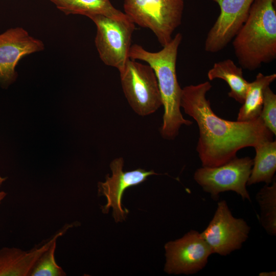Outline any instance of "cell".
<instances>
[{"label": "cell", "mask_w": 276, "mask_h": 276, "mask_svg": "<svg viewBox=\"0 0 276 276\" xmlns=\"http://www.w3.org/2000/svg\"><path fill=\"white\" fill-rule=\"evenodd\" d=\"M210 82L190 85L182 88L180 107L192 117L199 128L196 146L202 167L222 165L236 157L245 147L256 148L273 140L274 134L259 117L250 122L231 121L217 116L211 108L207 93Z\"/></svg>", "instance_id": "obj_1"}, {"label": "cell", "mask_w": 276, "mask_h": 276, "mask_svg": "<svg viewBox=\"0 0 276 276\" xmlns=\"http://www.w3.org/2000/svg\"><path fill=\"white\" fill-rule=\"evenodd\" d=\"M182 39V34L178 33L163 49L155 52L134 44L129 53V58L146 62L155 73L164 108L160 133L163 138L169 140L176 137L182 125L190 126L193 123L185 119L180 111L182 88L178 82L176 65Z\"/></svg>", "instance_id": "obj_2"}, {"label": "cell", "mask_w": 276, "mask_h": 276, "mask_svg": "<svg viewBox=\"0 0 276 276\" xmlns=\"http://www.w3.org/2000/svg\"><path fill=\"white\" fill-rule=\"evenodd\" d=\"M243 69L254 71L276 58L275 0H255L232 41Z\"/></svg>", "instance_id": "obj_3"}, {"label": "cell", "mask_w": 276, "mask_h": 276, "mask_svg": "<svg viewBox=\"0 0 276 276\" xmlns=\"http://www.w3.org/2000/svg\"><path fill=\"white\" fill-rule=\"evenodd\" d=\"M185 0H124V13L135 24L151 30L163 46L180 25Z\"/></svg>", "instance_id": "obj_4"}, {"label": "cell", "mask_w": 276, "mask_h": 276, "mask_svg": "<svg viewBox=\"0 0 276 276\" xmlns=\"http://www.w3.org/2000/svg\"><path fill=\"white\" fill-rule=\"evenodd\" d=\"M89 18L96 26L95 42L101 60L121 72L129 58L134 24L129 18L116 19L103 15Z\"/></svg>", "instance_id": "obj_5"}, {"label": "cell", "mask_w": 276, "mask_h": 276, "mask_svg": "<svg viewBox=\"0 0 276 276\" xmlns=\"http://www.w3.org/2000/svg\"><path fill=\"white\" fill-rule=\"evenodd\" d=\"M120 74L124 95L136 114L146 116L163 105L156 77L149 64L129 58Z\"/></svg>", "instance_id": "obj_6"}, {"label": "cell", "mask_w": 276, "mask_h": 276, "mask_svg": "<svg viewBox=\"0 0 276 276\" xmlns=\"http://www.w3.org/2000/svg\"><path fill=\"white\" fill-rule=\"evenodd\" d=\"M253 165V159L237 156L226 163L215 167H202L194 174L195 181L217 200L220 193L232 191L239 195L244 200L251 201L246 185Z\"/></svg>", "instance_id": "obj_7"}, {"label": "cell", "mask_w": 276, "mask_h": 276, "mask_svg": "<svg viewBox=\"0 0 276 276\" xmlns=\"http://www.w3.org/2000/svg\"><path fill=\"white\" fill-rule=\"evenodd\" d=\"M250 227L242 218L234 217L225 200L217 203L212 219L200 233L213 254L226 256L238 250L247 238Z\"/></svg>", "instance_id": "obj_8"}, {"label": "cell", "mask_w": 276, "mask_h": 276, "mask_svg": "<svg viewBox=\"0 0 276 276\" xmlns=\"http://www.w3.org/2000/svg\"><path fill=\"white\" fill-rule=\"evenodd\" d=\"M166 263L165 271L169 274H194L206 265L213 251L200 233L191 230L182 238L170 241L165 246Z\"/></svg>", "instance_id": "obj_9"}, {"label": "cell", "mask_w": 276, "mask_h": 276, "mask_svg": "<svg viewBox=\"0 0 276 276\" xmlns=\"http://www.w3.org/2000/svg\"><path fill=\"white\" fill-rule=\"evenodd\" d=\"M219 6L220 14L209 31L204 50L211 53L222 51L246 20L255 0H212Z\"/></svg>", "instance_id": "obj_10"}, {"label": "cell", "mask_w": 276, "mask_h": 276, "mask_svg": "<svg viewBox=\"0 0 276 276\" xmlns=\"http://www.w3.org/2000/svg\"><path fill=\"white\" fill-rule=\"evenodd\" d=\"M42 41L34 38L21 27L7 30L0 34V85L4 88L17 77L15 67L24 56L42 51Z\"/></svg>", "instance_id": "obj_11"}, {"label": "cell", "mask_w": 276, "mask_h": 276, "mask_svg": "<svg viewBox=\"0 0 276 276\" xmlns=\"http://www.w3.org/2000/svg\"><path fill=\"white\" fill-rule=\"evenodd\" d=\"M124 160L119 157L110 164L112 175L106 176L105 182L98 183V193L105 196L107 204L102 206L104 213H107L110 208L113 209V216L116 222L125 219L128 211L122 206V199L124 191L129 187L138 185L145 181L148 177L157 174L153 170L146 171L142 169L124 172L123 171Z\"/></svg>", "instance_id": "obj_12"}, {"label": "cell", "mask_w": 276, "mask_h": 276, "mask_svg": "<svg viewBox=\"0 0 276 276\" xmlns=\"http://www.w3.org/2000/svg\"><path fill=\"white\" fill-rule=\"evenodd\" d=\"M73 224L65 225L50 238L30 250L4 247L0 249V276H29L35 262L55 240L63 236Z\"/></svg>", "instance_id": "obj_13"}, {"label": "cell", "mask_w": 276, "mask_h": 276, "mask_svg": "<svg viewBox=\"0 0 276 276\" xmlns=\"http://www.w3.org/2000/svg\"><path fill=\"white\" fill-rule=\"evenodd\" d=\"M242 70L227 59L214 63L208 72V77L210 80L220 79L225 81L231 89L228 97L242 104L249 83L244 78Z\"/></svg>", "instance_id": "obj_14"}, {"label": "cell", "mask_w": 276, "mask_h": 276, "mask_svg": "<svg viewBox=\"0 0 276 276\" xmlns=\"http://www.w3.org/2000/svg\"><path fill=\"white\" fill-rule=\"evenodd\" d=\"M66 15L80 14L88 17L103 15L116 19L129 18L117 9L109 0H49Z\"/></svg>", "instance_id": "obj_15"}, {"label": "cell", "mask_w": 276, "mask_h": 276, "mask_svg": "<svg viewBox=\"0 0 276 276\" xmlns=\"http://www.w3.org/2000/svg\"><path fill=\"white\" fill-rule=\"evenodd\" d=\"M276 79V74L264 75L259 73L255 80L249 82L242 105L240 107L237 121L250 122L258 119L260 116L266 88Z\"/></svg>", "instance_id": "obj_16"}, {"label": "cell", "mask_w": 276, "mask_h": 276, "mask_svg": "<svg viewBox=\"0 0 276 276\" xmlns=\"http://www.w3.org/2000/svg\"><path fill=\"white\" fill-rule=\"evenodd\" d=\"M255 149L256 155L247 185L261 182L270 185L276 171V142H265Z\"/></svg>", "instance_id": "obj_17"}, {"label": "cell", "mask_w": 276, "mask_h": 276, "mask_svg": "<svg viewBox=\"0 0 276 276\" xmlns=\"http://www.w3.org/2000/svg\"><path fill=\"white\" fill-rule=\"evenodd\" d=\"M256 200L260 207V222L267 233L276 235V181L265 185L257 193Z\"/></svg>", "instance_id": "obj_18"}, {"label": "cell", "mask_w": 276, "mask_h": 276, "mask_svg": "<svg viewBox=\"0 0 276 276\" xmlns=\"http://www.w3.org/2000/svg\"><path fill=\"white\" fill-rule=\"evenodd\" d=\"M57 241L55 240L33 266L29 276H64L66 273L55 259Z\"/></svg>", "instance_id": "obj_19"}, {"label": "cell", "mask_w": 276, "mask_h": 276, "mask_svg": "<svg viewBox=\"0 0 276 276\" xmlns=\"http://www.w3.org/2000/svg\"><path fill=\"white\" fill-rule=\"evenodd\" d=\"M260 118L265 126L276 134V95L268 86L264 94L263 106Z\"/></svg>", "instance_id": "obj_20"}, {"label": "cell", "mask_w": 276, "mask_h": 276, "mask_svg": "<svg viewBox=\"0 0 276 276\" xmlns=\"http://www.w3.org/2000/svg\"><path fill=\"white\" fill-rule=\"evenodd\" d=\"M260 276H275L276 272L274 271L269 272H262L259 274Z\"/></svg>", "instance_id": "obj_21"}, {"label": "cell", "mask_w": 276, "mask_h": 276, "mask_svg": "<svg viewBox=\"0 0 276 276\" xmlns=\"http://www.w3.org/2000/svg\"><path fill=\"white\" fill-rule=\"evenodd\" d=\"M6 196L7 193L3 191H0V204L4 200V199L6 197Z\"/></svg>", "instance_id": "obj_22"}, {"label": "cell", "mask_w": 276, "mask_h": 276, "mask_svg": "<svg viewBox=\"0 0 276 276\" xmlns=\"http://www.w3.org/2000/svg\"><path fill=\"white\" fill-rule=\"evenodd\" d=\"M7 179V177H2L0 175V187L3 183L4 181H5Z\"/></svg>", "instance_id": "obj_23"}]
</instances>
